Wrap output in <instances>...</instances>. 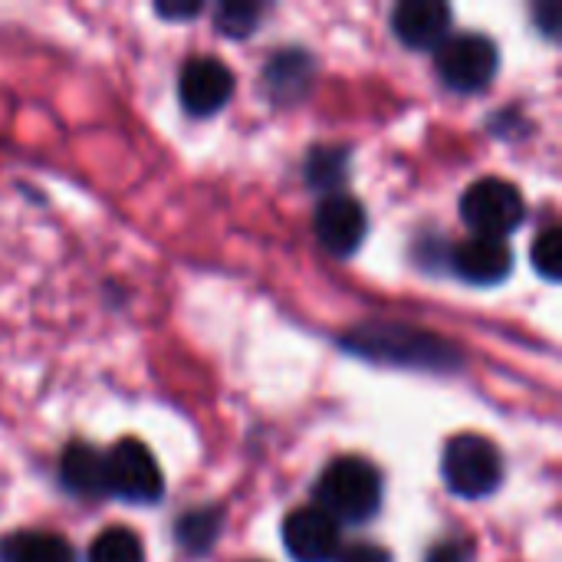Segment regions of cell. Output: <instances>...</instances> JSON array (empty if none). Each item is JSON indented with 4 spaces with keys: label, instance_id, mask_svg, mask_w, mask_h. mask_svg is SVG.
<instances>
[{
    "label": "cell",
    "instance_id": "1",
    "mask_svg": "<svg viewBox=\"0 0 562 562\" xmlns=\"http://www.w3.org/2000/svg\"><path fill=\"white\" fill-rule=\"evenodd\" d=\"M346 346L369 359H382L395 366H422L431 372H451L461 362L454 346L402 323H366L356 333H349Z\"/></svg>",
    "mask_w": 562,
    "mask_h": 562
},
{
    "label": "cell",
    "instance_id": "2",
    "mask_svg": "<svg viewBox=\"0 0 562 562\" xmlns=\"http://www.w3.org/2000/svg\"><path fill=\"white\" fill-rule=\"evenodd\" d=\"M316 501L336 524H366L382 507V474L366 458H336L316 484Z\"/></svg>",
    "mask_w": 562,
    "mask_h": 562
},
{
    "label": "cell",
    "instance_id": "3",
    "mask_svg": "<svg viewBox=\"0 0 562 562\" xmlns=\"http://www.w3.org/2000/svg\"><path fill=\"white\" fill-rule=\"evenodd\" d=\"M441 474L451 494L464 501H484L504 484V454L481 435H458L445 448Z\"/></svg>",
    "mask_w": 562,
    "mask_h": 562
},
{
    "label": "cell",
    "instance_id": "4",
    "mask_svg": "<svg viewBox=\"0 0 562 562\" xmlns=\"http://www.w3.org/2000/svg\"><path fill=\"white\" fill-rule=\"evenodd\" d=\"M461 214L474 237H497L504 240L514 234L527 217V201L520 188L507 178H481L461 198Z\"/></svg>",
    "mask_w": 562,
    "mask_h": 562
},
{
    "label": "cell",
    "instance_id": "5",
    "mask_svg": "<svg viewBox=\"0 0 562 562\" xmlns=\"http://www.w3.org/2000/svg\"><path fill=\"white\" fill-rule=\"evenodd\" d=\"M438 76L454 92H481L501 69V49L491 36L458 33L435 49Z\"/></svg>",
    "mask_w": 562,
    "mask_h": 562
},
{
    "label": "cell",
    "instance_id": "6",
    "mask_svg": "<svg viewBox=\"0 0 562 562\" xmlns=\"http://www.w3.org/2000/svg\"><path fill=\"white\" fill-rule=\"evenodd\" d=\"M105 494H115L125 504H158L161 501V494H165L161 468L142 441L125 438L105 454Z\"/></svg>",
    "mask_w": 562,
    "mask_h": 562
},
{
    "label": "cell",
    "instance_id": "7",
    "mask_svg": "<svg viewBox=\"0 0 562 562\" xmlns=\"http://www.w3.org/2000/svg\"><path fill=\"white\" fill-rule=\"evenodd\" d=\"M283 547L296 562H333L342 550V530L326 510L300 507L283 524Z\"/></svg>",
    "mask_w": 562,
    "mask_h": 562
},
{
    "label": "cell",
    "instance_id": "8",
    "mask_svg": "<svg viewBox=\"0 0 562 562\" xmlns=\"http://www.w3.org/2000/svg\"><path fill=\"white\" fill-rule=\"evenodd\" d=\"M178 95L191 115H214L234 95V72L214 56H198L181 69Z\"/></svg>",
    "mask_w": 562,
    "mask_h": 562
},
{
    "label": "cell",
    "instance_id": "9",
    "mask_svg": "<svg viewBox=\"0 0 562 562\" xmlns=\"http://www.w3.org/2000/svg\"><path fill=\"white\" fill-rule=\"evenodd\" d=\"M316 237L319 244L336 254V257H349L362 247L366 234H369V217L366 207L352 198V194H329L319 207H316Z\"/></svg>",
    "mask_w": 562,
    "mask_h": 562
},
{
    "label": "cell",
    "instance_id": "10",
    "mask_svg": "<svg viewBox=\"0 0 562 562\" xmlns=\"http://www.w3.org/2000/svg\"><path fill=\"white\" fill-rule=\"evenodd\" d=\"M392 30L408 49H438L451 36V7L438 0H405L392 13Z\"/></svg>",
    "mask_w": 562,
    "mask_h": 562
},
{
    "label": "cell",
    "instance_id": "11",
    "mask_svg": "<svg viewBox=\"0 0 562 562\" xmlns=\"http://www.w3.org/2000/svg\"><path fill=\"white\" fill-rule=\"evenodd\" d=\"M454 270L471 286H497L514 270V250L497 237H471L454 250Z\"/></svg>",
    "mask_w": 562,
    "mask_h": 562
},
{
    "label": "cell",
    "instance_id": "12",
    "mask_svg": "<svg viewBox=\"0 0 562 562\" xmlns=\"http://www.w3.org/2000/svg\"><path fill=\"white\" fill-rule=\"evenodd\" d=\"M59 484L76 497L105 494V454L92 445H69L59 458Z\"/></svg>",
    "mask_w": 562,
    "mask_h": 562
},
{
    "label": "cell",
    "instance_id": "13",
    "mask_svg": "<svg viewBox=\"0 0 562 562\" xmlns=\"http://www.w3.org/2000/svg\"><path fill=\"white\" fill-rule=\"evenodd\" d=\"M0 562H72V550L56 533L23 530L0 540Z\"/></svg>",
    "mask_w": 562,
    "mask_h": 562
},
{
    "label": "cell",
    "instance_id": "14",
    "mask_svg": "<svg viewBox=\"0 0 562 562\" xmlns=\"http://www.w3.org/2000/svg\"><path fill=\"white\" fill-rule=\"evenodd\" d=\"M313 79V63L303 49H286L267 66V86L277 99H296Z\"/></svg>",
    "mask_w": 562,
    "mask_h": 562
},
{
    "label": "cell",
    "instance_id": "15",
    "mask_svg": "<svg viewBox=\"0 0 562 562\" xmlns=\"http://www.w3.org/2000/svg\"><path fill=\"white\" fill-rule=\"evenodd\" d=\"M89 562H145L142 540L128 527H109L92 540Z\"/></svg>",
    "mask_w": 562,
    "mask_h": 562
},
{
    "label": "cell",
    "instance_id": "16",
    "mask_svg": "<svg viewBox=\"0 0 562 562\" xmlns=\"http://www.w3.org/2000/svg\"><path fill=\"white\" fill-rule=\"evenodd\" d=\"M217 530H221L217 510H194V514L181 517V524H178V540H181L184 550L204 553V550L217 540Z\"/></svg>",
    "mask_w": 562,
    "mask_h": 562
},
{
    "label": "cell",
    "instance_id": "17",
    "mask_svg": "<svg viewBox=\"0 0 562 562\" xmlns=\"http://www.w3.org/2000/svg\"><path fill=\"white\" fill-rule=\"evenodd\" d=\"M260 16H263V7H260V3L227 0V3H221V10H217V30H221L224 36L240 40V36H250V33L257 30Z\"/></svg>",
    "mask_w": 562,
    "mask_h": 562
},
{
    "label": "cell",
    "instance_id": "18",
    "mask_svg": "<svg viewBox=\"0 0 562 562\" xmlns=\"http://www.w3.org/2000/svg\"><path fill=\"white\" fill-rule=\"evenodd\" d=\"M346 151L342 148H316L306 161V178L313 181V188H333L346 178Z\"/></svg>",
    "mask_w": 562,
    "mask_h": 562
},
{
    "label": "cell",
    "instance_id": "19",
    "mask_svg": "<svg viewBox=\"0 0 562 562\" xmlns=\"http://www.w3.org/2000/svg\"><path fill=\"white\" fill-rule=\"evenodd\" d=\"M530 257H533V267H537V273H543L550 283H557L562 277V234L560 227H547L540 237H537V244H533V250H530Z\"/></svg>",
    "mask_w": 562,
    "mask_h": 562
},
{
    "label": "cell",
    "instance_id": "20",
    "mask_svg": "<svg viewBox=\"0 0 562 562\" xmlns=\"http://www.w3.org/2000/svg\"><path fill=\"white\" fill-rule=\"evenodd\" d=\"M428 562H471V550L461 543H448V547H435Z\"/></svg>",
    "mask_w": 562,
    "mask_h": 562
},
{
    "label": "cell",
    "instance_id": "21",
    "mask_svg": "<svg viewBox=\"0 0 562 562\" xmlns=\"http://www.w3.org/2000/svg\"><path fill=\"white\" fill-rule=\"evenodd\" d=\"M339 562H392L385 557V550L375 547H352L346 553H339Z\"/></svg>",
    "mask_w": 562,
    "mask_h": 562
},
{
    "label": "cell",
    "instance_id": "22",
    "mask_svg": "<svg viewBox=\"0 0 562 562\" xmlns=\"http://www.w3.org/2000/svg\"><path fill=\"white\" fill-rule=\"evenodd\" d=\"M201 10V3H158L155 13L158 16H168V20H184V16H194Z\"/></svg>",
    "mask_w": 562,
    "mask_h": 562
}]
</instances>
